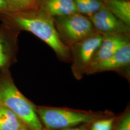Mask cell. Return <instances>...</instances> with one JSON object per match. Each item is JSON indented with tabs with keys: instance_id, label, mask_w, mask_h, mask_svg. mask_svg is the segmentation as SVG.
Masks as SVG:
<instances>
[{
	"instance_id": "obj_1",
	"label": "cell",
	"mask_w": 130,
	"mask_h": 130,
	"mask_svg": "<svg viewBox=\"0 0 130 130\" xmlns=\"http://www.w3.org/2000/svg\"><path fill=\"white\" fill-rule=\"evenodd\" d=\"M13 15V21L19 28L32 33L45 42L63 60H72L70 48L61 40L50 15L35 11L15 13Z\"/></svg>"
},
{
	"instance_id": "obj_2",
	"label": "cell",
	"mask_w": 130,
	"mask_h": 130,
	"mask_svg": "<svg viewBox=\"0 0 130 130\" xmlns=\"http://www.w3.org/2000/svg\"><path fill=\"white\" fill-rule=\"evenodd\" d=\"M0 103L13 112L28 129L43 130L36 107L20 92L7 71L0 75Z\"/></svg>"
},
{
	"instance_id": "obj_3",
	"label": "cell",
	"mask_w": 130,
	"mask_h": 130,
	"mask_svg": "<svg viewBox=\"0 0 130 130\" xmlns=\"http://www.w3.org/2000/svg\"><path fill=\"white\" fill-rule=\"evenodd\" d=\"M38 117L44 128L60 130L84 124H91L98 120L111 117L109 112H93L63 107H36Z\"/></svg>"
},
{
	"instance_id": "obj_4",
	"label": "cell",
	"mask_w": 130,
	"mask_h": 130,
	"mask_svg": "<svg viewBox=\"0 0 130 130\" xmlns=\"http://www.w3.org/2000/svg\"><path fill=\"white\" fill-rule=\"evenodd\" d=\"M101 33H93L88 37L73 44L71 71L75 78L82 79L91 64L93 56L102 42Z\"/></svg>"
},
{
	"instance_id": "obj_5",
	"label": "cell",
	"mask_w": 130,
	"mask_h": 130,
	"mask_svg": "<svg viewBox=\"0 0 130 130\" xmlns=\"http://www.w3.org/2000/svg\"><path fill=\"white\" fill-rule=\"evenodd\" d=\"M58 24L65 40L71 44L94 33L93 24L90 19L77 13L61 17Z\"/></svg>"
},
{
	"instance_id": "obj_6",
	"label": "cell",
	"mask_w": 130,
	"mask_h": 130,
	"mask_svg": "<svg viewBox=\"0 0 130 130\" xmlns=\"http://www.w3.org/2000/svg\"><path fill=\"white\" fill-rule=\"evenodd\" d=\"M130 64V43H126L113 55L106 60L90 65L85 74L107 71H115L128 75Z\"/></svg>"
},
{
	"instance_id": "obj_7",
	"label": "cell",
	"mask_w": 130,
	"mask_h": 130,
	"mask_svg": "<svg viewBox=\"0 0 130 130\" xmlns=\"http://www.w3.org/2000/svg\"><path fill=\"white\" fill-rule=\"evenodd\" d=\"M90 20L98 31L106 35L124 34L128 31V26L104 6L90 17Z\"/></svg>"
},
{
	"instance_id": "obj_8",
	"label": "cell",
	"mask_w": 130,
	"mask_h": 130,
	"mask_svg": "<svg viewBox=\"0 0 130 130\" xmlns=\"http://www.w3.org/2000/svg\"><path fill=\"white\" fill-rule=\"evenodd\" d=\"M129 42L128 38L124 34L103 36L101 44L93 56L91 65L108 58Z\"/></svg>"
},
{
	"instance_id": "obj_9",
	"label": "cell",
	"mask_w": 130,
	"mask_h": 130,
	"mask_svg": "<svg viewBox=\"0 0 130 130\" xmlns=\"http://www.w3.org/2000/svg\"><path fill=\"white\" fill-rule=\"evenodd\" d=\"M44 8L50 16L63 17L78 12L74 0H47Z\"/></svg>"
},
{
	"instance_id": "obj_10",
	"label": "cell",
	"mask_w": 130,
	"mask_h": 130,
	"mask_svg": "<svg viewBox=\"0 0 130 130\" xmlns=\"http://www.w3.org/2000/svg\"><path fill=\"white\" fill-rule=\"evenodd\" d=\"M105 7L117 18L125 24H130V2L129 0H102Z\"/></svg>"
},
{
	"instance_id": "obj_11",
	"label": "cell",
	"mask_w": 130,
	"mask_h": 130,
	"mask_svg": "<svg viewBox=\"0 0 130 130\" xmlns=\"http://www.w3.org/2000/svg\"><path fill=\"white\" fill-rule=\"evenodd\" d=\"M27 128L7 107L0 103V130H18Z\"/></svg>"
},
{
	"instance_id": "obj_12",
	"label": "cell",
	"mask_w": 130,
	"mask_h": 130,
	"mask_svg": "<svg viewBox=\"0 0 130 130\" xmlns=\"http://www.w3.org/2000/svg\"><path fill=\"white\" fill-rule=\"evenodd\" d=\"M5 34L0 32V70L9 65L13 56V45Z\"/></svg>"
},
{
	"instance_id": "obj_13",
	"label": "cell",
	"mask_w": 130,
	"mask_h": 130,
	"mask_svg": "<svg viewBox=\"0 0 130 130\" xmlns=\"http://www.w3.org/2000/svg\"><path fill=\"white\" fill-rule=\"evenodd\" d=\"M77 11L91 17L103 6L100 0H74Z\"/></svg>"
},
{
	"instance_id": "obj_14",
	"label": "cell",
	"mask_w": 130,
	"mask_h": 130,
	"mask_svg": "<svg viewBox=\"0 0 130 130\" xmlns=\"http://www.w3.org/2000/svg\"><path fill=\"white\" fill-rule=\"evenodd\" d=\"M9 12L19 13L34 9L40 0H5Z\"/></svg>"
},
{
	"instance_id": "obj_15",
	"label": "cell",
	"mask_w": 130,
	"mask_h": 130,
	"mask_svg": "<svg viewBox=\"0 0 130 130\" xmlns=\"http://www.w3.org/2000/svg\"><path fill=\"white\" fill-rule=\"evenodd\" d=\"M113 130H130V111L126 109L120 116L115 119Z\"/></svg>"
},
{
	"instance_id": "obj_16",
	"label": "cell",
	"mask_w": 130,
	"mask_h": 130,
	"mask_svg": "<svg viewBox=\"0 0 130 130\" xmlns=\"http://www.w3.org/2000/svg\"><path fill=\"white\" fill-rule=\"evenodd\" d=\"M115 117L114 116L98 120L92 123L90 129L92 130H113Z\"/></svg>"
},
{
	"instance_id": "obj_17",
	"label": "cell",
	"mask_w": 130,
	"mask_h": 130,
	"mask_svg": "<svg viewBox=\"0 0 130 130\" xmlns=\"http://www.w3.org/2000/svg\"><path fill=\"white\" fill-rule=\"evenodd\" d=\"M90 125H91V124H84V125H81L79 126H76V127H71V128H69L60 129V130H87L90 127ZM43 130H48L43 127Z\"/></svg>"
},
{
	"instance_id": "obj_18",
	"label": "cell",
	"mask_w": 130,
	"mask_h": 130,
	"mask_svg": "<svg viewBox=\"0 0 130 130\" xmlns=\"http://www.w3.org/2000/svg\"><path fill=\"white\" fill-rule=\"evenodd\" d=\"M9 12L8 5L5 0H0V13Z\"/></svg>"
},
{
	"instance_id": "obj_19",
	"label": "cell",
	"mask_w": 130,
	"mask_h": 130,
	"mask_svg": "<svg viewBox=\"0 0 130 130\" xmlns=\"http://www.w3.org/2000/svg\"><path fill=\"white\" fill-rule=\"evenodd\" d=\"M29 129H28V128H21V129H20L18 130H28Z\"/></svg>"
},
{
	"instance_id": "obj_20",
	"label": "cell",
	"mask_w": 130,
	"mask_h": 130,
	"mask_svg": "<svg viewBox=\"0 0 130 130\" xmlns=\"http://www.w3.org/2000/svg\"><path fill=\"white\" fill-rule=\"evenodd\" d=\"M87 130H92V129H90V128H88V129H87Z\"/></svg>"
},
{
	"instance_id": "obj_21",
	"label": "cell",
	"mask_w": 130,
	"mask_h": 130,
	"mask_svg": "<svg viewBox=\"0 0 130 130\" xmlns=\"http://www.w3.org/2000/svg\"></svg>"
}]
</instances>
